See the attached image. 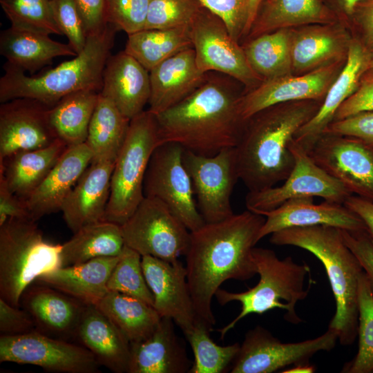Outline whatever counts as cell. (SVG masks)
I'll return each mask as SVG.
<instances>
[{
    "instance_id": "6da1fadb",
    "label": "cell",
    "mask_w": 373,
    "mask_h": 373,
    "mask_svg": "<svg viewBox=\"0 0 373 373\" xmlns=\"http://www.w3.org/2000/svg\"><path fill=\"white\" fill-rule=\"evenodd\" d=\"M265 220L264 216L247 209L191 231L185 255L187 281L196 321L211 331L216 324L212 299L221 285L257 274L252 251Z\"/></svg>"
},
{
    "instance_id": "7a4b0ae2",
    "label": "cell",
    "mask_w": 373,
    "mask_h": 373,
    "mask_svg": "<svg viewBox=\"0 0 373 373\" xmlns=\"http://www.w3.org/2000/svg\"><path fill=\"white\" fill-rule=\"evenodd\" d=\"M238 82L222 73H207L189 95L155 115L160 144L176 143L203 156L236 147L245 122L239 111L245 91L236 86Z\"/></svg>"
},
{
    "instance_id": "3957f363",
    "label": "cell",
    "mask_w": 373,
    "mask_h": 373,
    "mask_svg": "<svg viewBox=\"0 0 373 373\" xmlns=\"http://www.w3.org/2000/svg\"><path fill=\"white\" fill-rule=\"evenodd\" d=\"M321 103L316 100L280 103L245 121L235 151L239 178L249 191L267 189L287 179L295 164L290 144Z\"/></svg>"
},
{
    "instance_id": "277c9868",
    "label": "cell",
    "mask_w": 373,
    "mask_h": 373,
    "mask_svg": "<svg viewBox=\"0 0 373 373\" xmlns=\"http://www.w3.org/2000/svg\"><path fill=\"white\" fill-rule=\"evenodd\" d=\"M269 241L307 250L323 264L336 304L328 328L336 332L341 345H352L357 336L358 282L364 270L341 229L327 225L291 227L271 234Z\"/></svg>"
},
{
    "instance_id": "5b68a950",
    "label": "cell",
    "mask_w": 373,
    "mask_h": 373,
    "mask_svg": "<svg viewBox=\"0 0 373 373\" xmlns=\"http://www.w3.org/2000/svg\"><path fill=\"white\" fill-rule=\"evenodd\" d=\"M117 30L109 24L103 31L89 35L81 52L41 75L28 76L4 64L5 73L0 79V102L30 98L52 106L64 97L79 90L100 92Z\"/></svg>"
},
{
    "instance_id": "8992f818",
    "label": "cell",
    "mask_w": 373,
    "mask_h": 373,
    "mask_svg": "<svg viewBox=\"0 0 373 373\" xmlns=\"http://www.w3.org/2000/svg\"><path fill=\"white\" fill-rule=\"evenodd\" d=\"M252 254L260 277L258 283L245 291L231 292L219 288L215 294L221 305L232 301L241 305L239 314L218 329L221 339L245 316L261 315L276 308L285 310L286 321L293 324L303 322L296 312V305L305 299L315 283L314 280L305 287L306 278L310 274L309 266L296 262L291 256L280 259L273 250L267 248L254 247Z\"/></svg>"
},
{
    "instance_id": "52a82bcc",
    "label": "cell",
    "mask_w": 373,
    "mask_h": 373,
    "mask_svg": "<svg viewBox=\"0 0 373 373\" xmlns=\"http://www.w3.org/2000/svg\"><path fill=\"white\" fill-rule=\"evenodd\" d=\"M61 247L44 239L34 220L10 218L0 226V298L20 307L39 276L61 267Z\"/></svg>"
},
{
    "instance_id": "ba28073f",
    "label": "cell",
    "mask_w": 373,
    "mask_h": 373,
    "mask_svg": "<svg viewBox=\"0 0 373 373\" xmlns=\"http://www.w3.org/2000/svg\"><path fill=\"white\" fill-rule=\"evenodd\" d=\"M160 140L155 116L149 110L131 119L115 162L104 220L122 225L144 198V180Z\"/></svg>"
},
{
    "instance_id": "9c48e42d",
    "label": "cell",
    "mask_w": 373,
    "mask_h": 373,
    "mask_svg": "<svg viewBox=\"0 0 373 373\" xmlns=\"http://www.w3.org/2000/svg\"><path fill=\"white\" fill-rule=\"evenodd\" d=\"M121 226L125 245L142 256L174 262L187 252L191 231L157 198L144 196Z\"/></svg>"
},
{
    "instance_id": "30bf717a",
    "label": "cell",
    "mask_w": 373,
    "mask_h": 373,
    "mask_svg": "<svg viewBox=\"0 0 373 373\" xmlns=\"http://www.w3.org/2000/svg\"><path fill=\"white\" fill-rule=\"evenodd\" d=\"M184 150L173 142L156 146L146 171L144 195L161 200L193 231L205 222L198 211L192 182L182 161Z\"/></svg>"
},
{
    "instance_id": "8fae6325",
    "label": "cell",
    "mask_w": 373,
    "mask_h": 373,
    "mask_svg": "<svg viewBox=\"0 0 373 373\" xmlns=\"http://www.w3.org/2000/svg\"><path fill=\"white\" fill-rule=\"evenodd\" d=\"M338 340L336 332L328 328L315 338L283 343L265 327L257 325L246 333L231 372L272 373L287 366L310 364L314 354L332 350Z\"/></svg>"
},
{
    "instance_id": "7c38bea8",
    "label": "cell",
    "mask_w": 373,
    "mask_h": 373,
    "mask_svg": "<svg viewBox=\"0 0 373 373\" xmlns=\"http://www.w3.org/2000/svg\"><path fill=\"white\" fill-rule=\"evenodd\" d=\"M196 64L202 73L228 75L245 87V92L263 80L249 66L242 46L230 35L224 23L201 8L189 26Z\"/></svg>"
},
{
    "instance_id": "4fadbf2b",
    "label": "cell",
    "mask_w": 373,
    "mask_h": 373,
    "mask_svg": "<svg viewBox=\"0 0 373 373\" xmlns=\"http://www.w3.org/2000/svg\"><path fill=\"white\" fill-rule=\"evenodd\" d=\"M182 161L205 223L220 222L233 216L231 197L240 180L235 147L225 149L213 156L184 150Z\"/></svg>"
},
{
    "instance_id": "5bb4252c",
    "label": "cell",
    "mask_w": 373,
    "mask_h": 373,
    "mask_svg": "<svg viewBox=\"0 0 373 373\" xmlns=\"http://www.w3.org/2000/svg\"><path fill=\"white\" fill-rule=\"evenodd\" d=\"M0 362L37 365L51 372H99L95 356L82 345L37 330L22 335L1 336Z\"/></svg>"
},
{
    "instance_id": "9a60e30c",
    "label": "cell",
    "mask_w": 373,
    "mask_h": 373,
    "mask_svg": "<svg viewBox=\"0 0 373 373\" xmlns=\"http://www.w3.org/2000/svg\"><path fill=\"white\" fill-rule=\"evenodd\" d=\"M290 150L295 164L280 186L249 191L245 197L247 209L265 216L287 201L301 197H321L326 201L344 204L352 194L337 180L318 166L308 155L291 143Z\"/></svg>"
},
{
    "instance_id": "2e32d148",
    "label": "cell",
    "mask_w": 373,
    "mask_h": 373,
    "mask_svg": "<svg viewBox=\"0 0 373 373\" xmlns=\"http://www.w3.org/2000/svg\"><path fill=\"white\" fill-rule=\"evenodd\" d=\"M352 195L373 202V149L358 139L323 133L307 153Z\"/></svg>"
},
{
    "instance_id": "e0dca14e",
    "label": "cell",
    "mask_w": 373,
    "mask_h": 373,
    "mask_svg": "<svg viewBox=\"0 0 373 373\" xmlns=\"http://www.w3.org/2000/svg\"><path fill=\"white\" fill-rule=\"evenodd\" d=\"M345 61L303 75H289L263 80L241 97L239 111L242 119L245 122L260 111L280 103L300 100L323 102Z\"/></svg>"
},
{
    "instance_id": "ac0fdd59",
    "label": "cell",
    "mask_w": 373,
    "mask_h": 373,
    "mask_svg": "<svg viewBox=\"0 0 373 373\" xmlns=\"http://www.w3.org/2000/svg\"><path fill=\"white\" fill-rule=\"evenodd\" d=\"M50 106L16 98L0 106V162L23 151L44 148L59 139L50 120Z\"/></svg>"
},
{
    "instance_id": "d6986e66",
    "label": "cell",
    "mask_w": 373,
    "mask_h": 373,
    "mask_svg": "<svg viewBox=\"0 0 373 373\" xmlns=\"http://www.w3.org/2000/svg\"><path fill=\"white\" fill-rule=\"evenodd\" d=\"M142 267L160 317L171 318L182 332L193 327L197 318L183 263L146 255L142 256Z\"/></svg>"
},
{
    "instance_id": "ffe728a7",
    "label": "cell",
    "mask_w": 373,
    "mask_h": 373,
    "mask_svg": "<svg viewBox=\"0 0 373 373\" xmlns=\"http://www.w3.org/2000/svg\"><path fill=\"white\" fill-rule=\"evenodd\" d=\"M372 54L353 37L343 69L330 86L320 108L313 117L296 133L291 144L307 153L333 122L341 105L358 88L368 70Z\"/></svg>"
},
{
    "instance_id": "44dd1931",
    "label": "cell",
    "mask_w": 373,
    "mask_h": 373,
    "mask_svg": "<svg viewBox=\"0 0 373 373\" xmlns=\"http://www.w3.org/2000/svg\"><path fill=\"white\" fill-rule=\"evenodd\" d=\"M352 37L341 22L291 28L292 74L303 75L347 59Z\"/></svg>"
},
{
    "instance_id": "7402d4cb",
    "label": "cell",
    "mask_w": 373,
    "mask_h": 373,
    "mask_svg": "<svg viewBox=\"0 0 373 373\" xmlns=\"http://www.w3.org/2000/svg\"><path fill=\"white\" fill-rule=\"evenodd\" d=\"M264 216L259 240L291 227L327 225L352 231L366 230L362 220L343 204L325 200L316 204L313 197L291 199Z\"/></svg>"
},
{
    "instance_id": "603a6c76",
    "label": "cell",
    "mask_w": 373,
    "mask_h": 373,
    "mask_svg": "<svg viewBox=\"0 0 373 373\" xmlns=\"http://www.w3.org/2000/svg\"><path fill=\"white\" fill-rule=\"evenodd\" d=\"M33 283L23 291L20 306L32 317L36 330L52 338L75 340L87 305L55 288Z\"/></svg>"
},
{
    "instance_id": "cb8c5ba5",
    "label": "cell",
    "mask_w": 373,
    "mask_h": 373,
    "mask_svg": "<svg viewBox=\"0 0 373 373\" xmlns=\"http://www.w3.org/2000/svg\"><path fill=\"white\" fill-rule=\"evenodd\" d=\"M99 93L131 119L144 111L149 104V71L124 50L111 55L104 70Z\"/></svg>"
},
{
    "instance_id": "d4e9b609",
    "label": "cell",
    "mask_w": 373,
    "mask_h": 373,
    "mask_svg": "<svg viewBox=\"0 0 373 373\" xmlns=\"http://www.w3.org/2000/svg\"><path fill=\"white\" fill-rule=\"evenodd\" d=\"M174 323L162 317L149 337L131 343L128 373H189L193 361Z\"/></svg>"
},
{
    "instance_id": "484cf974",
    "label": "cell",
    "mask_w": 373,
    "mask_h": 373,
    "mask_svg": "<svg viewBox=\"0 0 373 373\" xmlns=\"http://www.w3.org/2000/svg\"><path fill=\"white\" fill-rule=\"evenodd\" d=\"M92 160V152L86 143L68 146L44 181L25 200L34 220L61 211Z\"/></svg>"
},
{
    "instance_id": "4316f807",
    "label": "cell",
    "mask_w": 373,
    "mask_h": 373,
    "mask_svg": "<svg viewBox=\"0 0 373 373\" xmlns=\"http://www.w3.org/2000/svg\"><path fill=\"white\" fill-rule=\"evenodd\" d=\"M113 162H93L64 200L61 211L73 232L104 220L110 197Z\"/></svg>"
},
{
    "instance_id": "83f0119b",
    "label": "cell",
    "mask_w": 373,
    "mask_h": 373,
    "mask_svg": "<svg viewBox=\"0 0 373 373\" xmlns=\"http://www.w3.org/2000/svg\"><path fill=\"white\" fill-rule=\"evenodd\" d=\"M151 95L149 111L157 115L177 104L204 80L206 73L198 68L193 47L162 61L149 71Z\"/></svg>"
},
{
    "instance_id": "f1b7e54d",
    "label": "cell",
    "mask_w": 373,
    "mask_h": 373,
    "mask_svg": "<svg viewBox=\"0 0 373 373\" xmlns=\"http://www.w3.org/2000/svg\"><path fill=\"white\" fill-rule=\"evenodd\" d=\"M75 339L99 364L115 373L128 372L131 343L95 305H87L80 318Z\"/></svg>"
},
{
    "instance_id": "f546056e",
    "label": "cell",
    "mask_w": 373,
    "mask_h": 373,
    "mask_svg": "<svg viewBox=\"0 0 373 373\" xmlns=\"http://www.w3.org/2000/svg\"><path fill=\"white\" fill-rule=\"evenodd\" d=\"M119 258L99 257L43 273L34 283L55 288L86 305H97L108 291L107 283Z\"/></svg>"
},
{
    "instance_id": "4dcf8cb0",
    "label": "cell",
    "mask_w": 373,
    "mask_h": 373,
    "mask_svg": "<svg viewBox=\"0 0 373 373\" xmlns=\"http://www.w3.org/2000/svg\"><path fill=\"white\" fill-rule=\"evenodd\" d=\"M0 54L5 64L31 74L60 56H76L70 44L52 39L49 35L10 26L0 34Z\"/></svg>"
},
{
    "instance_id": "1f68e13d",
    "label": "cell",
    "mask_w": 373,
    "mask_h": 373,
    "mask_svg": "<svg viewBox=\"0 0 373 373\" xmlns=\"http://www.w3.org/2000/svg\"><path fill=\"white\" fill-rule=\"evenodd\" d=\"M338 21L324 0H263L245 41L279 29Z\"/></svg>"
},
{
    "instance_id": "d6a6232c",
    "label": "cell",
    "mask_w": 373,
    "mask_h": 373,
    "mask_svg": "<svg viewBox=\"0 0 373 373\" xmlns=\"http://www.w3.org/2000/svg\"><path fill=\"white\" fill-rule=\"evenodd\" d=\"M67 148L64 141L57 139L44 148L17 152L0 162V176L15 195L26 200Z\"/></svg>"
},
{
    "instance_id": "836d02e7",
    "label": "cell",
    "mask_w": 373,
    "mask_h": 373,
    "mask_svg": "<svg viewBox=\"0 0 373 373\" xmlns=\"http://www.w3.org/2000/svg\"><path fill=\"white\" fill-rule=\"evenodd\" d=\"M124 245L121 225L106 220L87 224L61 245V267L78 265L99 257L119 256Z\"/></svg>"
},
{
    "instance_id": "e575fe53",
    "label": "cell",
    "mask_w": 373,
    "mask_h": 373,
    "mask_svg": "<svg viewBox=\"0 0 373 373\" xmlns=\"http://www.w3.org/2000/svg\"><path fill=\"white\" fill-rule=\"evenodd\" d=\"M130 121L99 93L85 142L93 154L91 163H115L125 142Z\"/></svg>"
},
{
    "instance_id": "d590c367",
    "label": "cell",
    "mask_w": 373,
    "mask_h": 373,
    "mask_svg": "<svg viewBox=\"0 0 373 373\" xmlns=\"http://www.w3.org/2000/svg\"><path fill=\"white\" fill-rule=\"evenodd\" d=\"M95 305L109 318L131 343L149 337L161 320L152 305L117 291H108Z\"/></svg>"
},
{
    "instance_id": "8d00e7d4",
    "label": "cell",
    "mask_w": 373,
    "mask_h": 373,
    "mask_svg": "<svg viewBox=\"0 0 373 373\" xmlns=\"http://www.w3.org/2000/svg\"><path fill=\"white\" fill-rule=\"evenodd\" d=\"M291 28L265 33L241 45L249 66L262 80L293 75Z\"/></svg>"
},
{
    "instance_id": "74e56055",
    "label": "cell",
    "mask_w": 373,
    "mask_h": 373,
    "mask_svg": "<svg viewBox=\"0 0 373 373\" xmlns=\"http://www.w3.org/2000/svg\"><path fill=\"white\" fill-rule=\"evenodd\" d=\"M99 92L86 89L69 94L50 109V120L58 137L68 146L85 143Z\"/></svg>"
},
{
    "instance_id": "f35d334b",
    "label": "cell",
    "mask_w": 373,
    "mask_h": 373,
    "mask_svg": "<svg viewBox=\"0 0 373 373\" xmlns=\"http://www.w3.org/2000/svg\"><path fill=\"white\" fill-rule=\"evenodd\" d=\"M192 47L189 26L144 29L128 35L124 51L150 71L157 64Z\"/></svg>"
},
{
    "instance_id": "ab89813d",
    "label": "cell",
    "mask_w": 373,
    "mask_h": 373,
    "mask_svg": "<svg viewBox=\"0 0 373 373\" xmlns=\"http://www.w3.org/2000/svg\"><path fill=\"white\" fill-rule=\"evenodd\" d=\"M211 330L196 321L193 327L184 333L194 356L189 373H222L233 363L240 344L235 343L221 346L212 341Z\"/></svg>"
},
{
    "instance_id": "60d3db41",
    "label": "cell",
    "mask_w": 373,
    "mask_h": 373,
    "mask_svg": "<svg viewBox=\"0 0 373 373\" xmlns=\"http://www.w3.org/2000/svg\"><path fill=\"white\" fill-rule=\"evenodd\" d=\"M358 351L345 363L343 373H373V296L363 271L358 282Z\"/></svg>"
},
{
    "instance_id": "b9f144b4",
    "label": "cell",
    "mask_w": 373,
    "mask_h": 373,
    "mask_svg": "<svg viewBox=\"0 0 373 373\" xmlns=\"http://www.w3.org/2000/svg\"><path fill=\"white\" fill-rule=\"evenodd\" d=\"M107 287L108 291L133 296L153 307V296L142 270V256L126 245L111 274Z\"/></svg>"
},
{
    "instance_id": "7bdbcfd3",
    "label": "cell",
    "mask_w": 373,
    "mask_h": 373,
    "mask_svg": "<svg viewBox=\"0 0 373 373\" xmlns=\"http://www.w3.org/2000/svg\"><path fill=\"white\" fill-rule=\"evenodd\" d=\"M0 4L11 26L62 35L55 21L50 0H0Z\"/></svg>"
},
{
    "instance_id": "ee69618b",
    "label": "cell",
    "mask_w": 373,
    "mask_h": 373,
    "mask_svg": "<svg viewBox=\"0 0 373 373\" xmlns=\"http://www.w3.org/2000/svg\"><path fill=\"white\" fill-rule=\"evenodd\" d=\"M201 8L196 0H150L144 29L189 26Z\"/></svg>"
},
{
    "instance_id": "f6af8a7d",
    "label": "cell",
    "mask_w": 373,
    "mask_h": 373,
    "mask_svg": "<svg viewBox=\"0 0 373 373\" xmlns=\"http://www.w3.org/2000/svg\"><path fill=\"white\" fill-rule=\"evenodd\" d=\"M50 6L57 28L78 55L85 48L88 35L77 6L73 0H50Z\"/></svg>"
},
{
    "instance_id": "bcb514c9",
    "label": "cell",
    "mask_w": 373,
    "mask_h": 373,
    "mask_svg": "<svg viewBox=\"0 0 373 373\" xmlns=\"http://www.w3.org/2000/svg\"><path fill=\"white\" fill-rule=\"evenodd\" d=\"M108 23L131 35L145 28L150 0H106Z\"/></svg>"
},
{
    "instance_id": "7dc6e473",
    "label": "cell",
    "mask_w": 373,
    "mask_h": 373,
    "mask_svg": "<svg viewBox=\"0 0 373 373\" xmlns=\"http://www.w3.org/2000/svg\"><path fill=\"white\" fill-rule=\"evenodd\" d=\"M219 18L238 43L243 38L248 17V0H196Z\"/></svg>"
},
{
    "instance_id": "c3c4849f",
    "label": "cell",
    "mask_w": 373,
    "mask_h": 373,
    "mask_svg": "<svg viewBox=\"0 0 373 373\" xmlns=\"http://www.w3.org/2000/svg\"><path fill=\"white\" fill-rule=\"evenodd\" d=\"M325 133L354 137L373 147V111L361 112L334 120L328 125Z\"/></svg>"
},
{
    "instance_id": "681fc988",
    "label": "cell",
    "mask_w": 373,
    "mask_h": 373,
    "mask_svg": "<svg viewBox=\"0 0 373 373\" xmlns=\"http://www.w3.org/2000/svg\"><path fill=\"white\" fill-rule=\"evenodd\" d=\"M365 111H373V72L369 70L363 75L356 90L338 108L333 121Z\"/></svg>"
},
{
    "instance_id": "f907efd6",
    "label": "cell",
    "mask_w": 373,
    "mask_h": 373,
    "mask_svg": "<svg viewBox=\"0 0 373 373\" xmlns=\"http://www.w3.org/2000/svg\"><path fill=\"white\" fill-rule=\"evenodd\" d=\"M36 330L31 315L24 309L15 307L0 298L1 336H17Z\"/></svg>"
},
{
    "instance_id": "816d5d0a",
    "label": "cell",
    "mask_w": 373,
    "mask_h": 373,
    "mask_svg": "<svg viewBox=\"0 0 373 373\" xmlns=\"http://www.w3.org/2000/svg\"><path fill=\"white\" fill-rule=\"evenodd\" d=\"M342 238L360 261L373 296V240L366 230L341 229Z\"/></svg>"
},
{
    "instance_id": "f5cc1de1",
    "label": "cell",
    "mask_w": 373,
    "mask_h": 373,
    "mask_svg": "<svg viewBox=\"0 0 373 373\" xmlns=\"http://www.w3.org/2000/svg\"><path fill=\"white\" fill-rule=\"evenodd\" d=\"M347 27L356 30L360 35L356 39L373 55V0H361L356 4Z\"/></svg>"
},
{
    "instance_id": "db71d44e",
    "label": "cell",
    "mask_w": 373,
    "mask_h": 373,
    "mask_svg": "<svg viewBox=\"0 0 373 373\" xmlns=\"http://www.w3.org/2000/svg\"><path fill=\"white\" fill-rule=\"evenodd\" d=\"M84 21L88 36L105 30L109 24L106 0H73Z\"/></svg>"
},
{
    "instance_id": "11a10c76",
    "label": "cell",
    "mask_w": 373,
    "mask_h": 373,
    "mask_svg": "<svg viewBox=\"0 0 373 373\" xmlns=\"http://www.w3.org/2000/svg\"><path fill=\"white\" fill-rule=\"evenodd\" d=\"M10 218L33 220L25 200L15 195L0 176V226Z\"/></svg>"
},
{
    "instance_id": "9f6ffc18",
    "label": "cell",
    "mask_w": 373,
    "mask_h": 373,
    "mask_svg": "<svg viewBox=\"0 0 373 373\" xmlns=\"http://www.w3.org/2000/svg\"><path fill=\"white\" fill-rule=\"evenodd\" d=\"M343 204L362 220L367 233L373 240V202L351 195Z\"/></svg>"
},
{
    "instance_id": "6f0895ef",
    "label": "cell",
    "mask_w": 373,
    "mask_h": 373,
    "mask_svg": "<svg viewBox=\"0 0 373 373\" xmlns=\"http://www.w3.org/2000/svg\"><path fill=\"white\" fill-rule=\"evenodd\" d=\"M328 1L330 8L335 12L339 21L347 25V21L350 17L354 6L361 0H324Z\"/></svg>"
},
{
    "instance_id": "680465c9",
    "label": "cell",
    "mask_w": 373,
    "mask_h": 373,
    "mask_svg": "<svg viewBox=\"0 0 373 373\" xmlns=\"http://www.w3.org/2000/svg\"><path fill=\"white\" fill-rule=\"evenodd\" d=\"M248 1H249L248 17H247V21L245 34L243 37L244 39H246V37H247L250 31V29L255 21V19L256 17L260 6L263 0H248Z\"/></svg>"
},
{
    "instance_id": "91938a15",
    "label": "cell",
    "mask_w": 373,
    "mask_h": 373,
    "mask_svg": "<svg viewBox=\"0 0 373 373\" xmlns=\"http://www.w3.org/2000/svg\"><path fill=\"white\" fill-rule=\"evenodd\" d=\"M315 372V367L312 364L300 365L293 366L291 368L286 370L283 372H304V373H312Z\"/></svg>"
},
{
    "instance_id": "94428289",
    "label": "cell",
    "mask_w": 373,
    "mask_h": 373,
    "mask_svg": "<svg viewBox=\"0 0 373 373\" xmlns=\"http://www.w3.org/2000/svg\"><path fill=\"white\" fill-rule=\"evenodd\" d=\"M369 71H372L373 72V55L371 58V60H370V66H369V69H368Z\"/></svg>"
},
{
    "instance_id": "6125c7cd",
    "label": "cell",
    "mask_w": 373,
    "mask_h": 373,
    "mask_svg": "<svg viewBox=\"0 0 373 373\" xmlns=\"http://www.w3.org/2000/svg\"><path fill=\"white\" fill-rule=\"evenodd\" d=\"M371 147V146H370ZM373 149V147H371Z\"/></svg>"
}]
</instances>
